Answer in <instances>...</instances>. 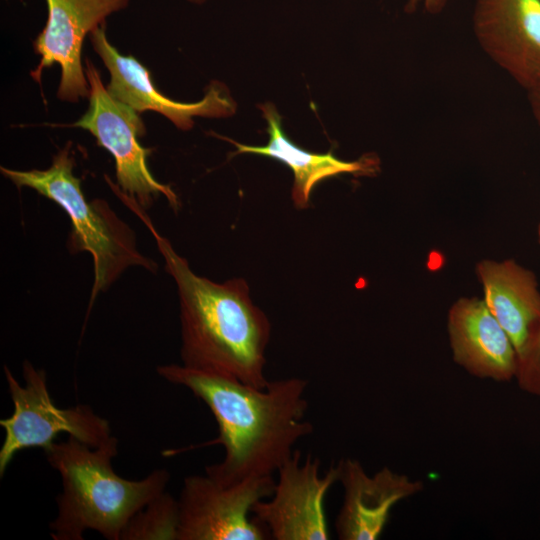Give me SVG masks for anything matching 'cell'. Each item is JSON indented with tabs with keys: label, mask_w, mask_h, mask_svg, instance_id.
<instances>
[{
	"label": "cell",
	"mask_w": 540,
	"mask_h": 540,
	"mask_svg": "<svg viewBox=\"0 0 540 540\" xmlns=\"http://www.w3.org/2000/svg\"><path fill=\"white\" fill-rule=\"evenodd\" d=\"M515 380L524 392L540 398V331L518 357Z\"/></svg>",
	"instance_id": "cell-17"
},
{
	"label": "cell",
	"mask_w": 540,
	"mask_h": 540,
	"mask_svg": "<svg viewBox=\"0 0 540 540\" xmlns=\"http://www.w3.org/2000/svg\"><path fill=\"white\" fill-rule=\"evenodd\" d=\"M529 98L534 117L540 128V86L529 91Z\"/></svg>",
	"instance_id": "cell-18"
},
{
	"label": "cell",
	"mask_w": 540,
	"mask_h": 540,
	"mask_svg": "<svg viewBox=\"0 0 540 540\" xmlns=\"http://www.w3.org/2000/svg\"><path fill=\"white\" fill-rule=\"evenodd\" d=\"M344 494L335 522L341 540H377L383 533L393 507L423 490V483L383 467L369 475L353 458L337 464Z\"/></svg>",
	"instance_id": "cell-12"
},
{
	"label": "cell",
	"mask_w": 540,
	"mask_h": 540,
	"mask_svg": "<svg viewBox=\"0 0 540 540\" xmlns=\"http://www.w3.org/2000/svg\"><path fill=\"white\" fill-rule=\"evenodd\" d=\"M45 1L47 22L34 41L40 61L30 75L40 82L43 70L58 64L61 77L57 97L68 102L89 98L90 88L81 58L84 38L104 25L108 16L127 7L129 0Z\"/></svg>",
	"instance_id": "cell-9"
},
{
	"label": "cell",
	"mask_w": 540,
	"mask_h": 540,
	"mask_svg": "<svg viewBox=\"0 0 540 540\" xmlns=\"http://www.w3.org/2000/svg\"><path fill=\"white\" fill-rule=\"evenodd\" d=\"M273 476L222 484L211 476L190 475L178 498L177 540H265L267 529L251 517L255 503L270 497Z\"/></svg>",
	"instance_id": "cell-7"
},
{
	"label": "cell",
	"mask_w": 540,
	"mask_h": 540,
	"mask_svg": "<svg viewBox=\"0 0 540 540\" xmlns=\"http://www.w3.org/2000/svg\"><path fill=\"white\" fill-rule=\"evenodd\" d=\"M537 237H538V243L540 245V221H539L538 228H537Z\"/></svg>",
	"instance_id": "cell-19"
},
{
	"label": "cell",
	"mask_w": 540,
	"mask_h": 540,
	"mask_svg": "<svg viewBox=\"0 0 540 540\" xmlns=\"http://www.w3.org/2000/svg\"><path fill=\"white\" fill-rule=\"evenodd\" d=\"M472 27L486 55L528 92L540 86V0H476Z\"/></svg>",
	"instance_id": "cell-11"
},
{
	"label": "cell",
	"mask_w": 540,
	"mask_h": 540,
	"mask_svg": "<svg viewBox=\"0 0 540 540\" xmlns=\"http://www.w3.org/2000/svg\"><path fill=\"white\" fill-rule=\"evenodd\" d=\"M188 1H190L192 3H195V4H201V3L205 2L206 0H188Z\"/></svg>",
	"instance_id": "cell-20"
},
{
	"label": "cell",
	"mask_w": 540,
	"mask_h": 540,
	"mask_svg": "<svg viewBox=\"0 0 540 540\" xmlns=\"http://www.w3.org/2000/svg\"><path fill=\"white\" fill-rule=\"evenodd\" d=\"M476 273L483 300L519 357L540 331V290L535 274L514 260L480 261Z\"/></svg>",
	"instance_id": "cell-15"
},
{
	"label": "cell",
	"mask_w": 540,
	"mask_h": 540,
	"mask_svg": "<svg viewBox=\"0 0 540 540\" xmlns=\"http://www.w3.org/2000/svg\"><path fill=\"white\" fill-rule=\"evenodd\" d=\"M178 523V499L164 491L130 518L120 540H177Z\"/></svg>",
	"instance_id": "cell-16"
},
{
	"label": "cell",
	"mask_w": 540,
	"mask_h": 540,
	"mask_svg": "<svg viewBox=\"0 0 540 540\" xmlns=\"http://www.w3.org/2000/svg\"><path fill=\"white\" fill-rule=\"evenodd\" d=\"M71 142L53 156L44 169L14 170L1 167L2 174L18 188L28 187L58 204L69 216L72 229L68 248L88 252L93 259L94 281L90 312L99 293L106 291L131 266L156 272L157 264L137 249L135 234L102 199L88 201L81 181L73 173Z\"/></svg>",
	"instance_id": "cell-4"
},
{
	"label": "cell",
	"mask_w": 540,
	"mask_h": 540,
	"mask_svg": "<svg viewBox=\"0 0 540 540\" xmlns=\"http://www.w3.org/2000/svg\"><path fill=\"white\" fill-rule=\"evenodd\" d=\"M321 462L299 450L277 470L278 478L269 500H260L252 508L253 517L274 540H328L330 532L325 498L338 481L337 465L320 474Z\"/></svg>",
	"instance_id": "cell-8"
},
{
	"label": "cell",
	"mask_w": 540,
	"mask_h": 540,
	"mask_svg": "<svg viewBox=\"0 0 540 540\" xmlns=\"http://www.w3.org/2000/svg\"><path fill=\"white\" fill-rule=\"evenodd\" d=\"M447 330L453 360L469 374L498 382L515 379L517 352L483 299L455 301L448 312Z\"/></svg>",
	"instance_id": "cell-13"
},
{
	"label": "cell",
	"mask_w": 540,
	"mask_h": 540,
	"mask_svg": "<svg viewBox=\"0 0 540 540\" xmlns=\"http://www.w3.org/2000/svg\"><path fill=\"white\" fill-rule=\"evenodd\" d=\"M259 109L267 122L269 139L266 145H245L224 136H216L236 147L237 150L233 155L257 154L288 166L293 173L292 200L295 207L307 208L313 188L326 178L341 174L370 176L378 171L379 159L373 155H366L355 161H345L336 157L332 151L315 153L303 149L284 132L281 116L274 104L266 102L259 105Z\"/></svg>",
	"instance_id": "cell-14"
},
{
	"label": "cell",
	"mask_w": 540,
	"mask_h": 540,
	"mask_svg": "<svg viewBox=\"0 0 540 540\" xmlns=\"http://www.w3.org/2000/svg\"><path fill=\"white\" fill-rule=\"evenodd\" d=\"M44 453L62 481L57 515L50 523L54 540H82L88 530L120 540L130 518L166 491L170 479L166 469H156L140 480L119 476L112 467L118 454L114 436L97 447L69 436Z\"/></svg>",
	"instance_id": "cell-3"
},
{
	"label": "cell",
	"mask_w": 540,
	"mask_h": 540,
	"mask_svg": "<svg viewBox=\"0 0 540 540\" xmlns=\"http://www.w3.org/2000/svg\"><path fill=\"white\" fill-rule=\"evenodd\" d=\"M22 372L23 385L4 366L13 413L0 420V426L5 431L0 448L1 477L18 452L35 447L46 451L60 433H67L91 447L103 444L112 436L109 422L96 414L90 406H56L50 396L43 369L35 368L30 361L25 360Z\"/></svg>",
	"instance_id": "cell-5"
},
{
	"label": "cell",
	"mask_w": 540,
	"mask_h": 540,
	"mask_svg": "<svg viewBox=\"0 0 540 540\" xmlns=\"http://www.w3.org/2000/svg\"><path fill=\"white\" fill-rule=\"evenodd\" d=\"M156 371L169 383L191 391L214 416L218 436L198 447H224L223 459L205 467V473L222 484L273 476L295 444L313 432L306 419L307 381L301 378L269 381L259 388L182 364L160 365Z\"/></svg>",
	"instance_id": "cell-1"
},
{
	"label": "cell",
	"mask_w": 540,
	"mask_h": 540,
	"mask_svg": "<svg viewBox=\"0 0 540 540\" xmlns=\"http://www.w3.org/2000/svg\"><path fill=\"white\" fill-rule=\"evenodd\" d=\"M85 73L90 88L89 106L70 126L89 131L97 144L113 156L116 183L108 182L124 203H135L145 210L163 195L176 210L179 207L176 193L169 185L157 181L148 167L152 149L139 142L146 133L140 113L109 94L89 59L85 60Z\"/></svg>",
	"instance_id": "cell-6"
},
{
	"label": "cell",
	"mask_w": 540,
	"mask_h": 540,
	"mask_svg": "<svg viewBox=\"0 0 540 540\" xmlns=\"http://www.w3.org/2000/svg\"><path fill=\"white\" fill-rule=\"evenodd\" d=\"M94 51L110 73L109 94L138 113L154 111L168 118L177 128L189 130L194 117L224 118L236 112V102L228 87L213 81L198 102L184 103L166 97L151 80L149 70L134 56H124L106 37L105 24L90 34Z\"/></svg>",
	"instance_id": "cell-10"
},
{
	"label": "cell",
	"mask_w": 540,
	"mask_h": 540,
	"mask_svg": "<svg viewBox=\"0 0 540 540\" xmlns=\"http://www.w3.org/2000/svg\"><path fill=\"white\" fill-rule=\"evenodd\" d=\"M154 237L178 291L182 365L265 387V351L271 326L252 302L242 278L217 283L195 274L153 225L145 210L129 207Z\"/></svg>",
	"instance_id": "cell-2"
}]
</instances>
